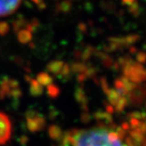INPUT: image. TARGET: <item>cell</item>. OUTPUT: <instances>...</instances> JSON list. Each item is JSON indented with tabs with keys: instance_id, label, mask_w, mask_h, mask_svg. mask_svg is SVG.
<instances>
[{
	"instance_id": "12",
	"label": "cell",
	"mask_w": 146,
	"mask_h": 146,
	"mask_svg": "<svg viewBox=\"0 0 146 146\" xmlns=\"http://www.w3.org/2000/svg\"><path fill=\"white\" fill-rule=\"evenodd\" d=\"M127 104V99L124 97H121V98L119 99V101L118 102V103L116 105V110H123L124 106Z\"/></svg>"
},
{
	"instance_id": "8",
	"label": "cell",
	"mask_w": 146,
	"mask_h": 146,
	"mask_svg": "<svg viewBox=\"0 0 146 146\" xmlns=\"http://www.w3.org/2000/svg\"><path fill=\"white\" fill-rule=\"evenodd\" d=\"M37 82L40 84L41 85H46L48 86L52 83V79L51 77L46 74V73H41L37 76V79H36Z\"/></svg>"
},
{
	"instance_id": "7",
	"label": "cell",
	"mask_w": 146,
	"mask_h": 146,
	"mask_svg": "<svg viewBox=\"0 0 146 146\" xmlns=\"http://www.w3.org/2000/svg\"><path fill=\"white\" fill-rule=\"evenodd\" d=\"M49 135L54 140H59L60 138L63 137V133L62 130L60 129V127H58V126L53 125L50 127L49 128Z\"/></svg>"
},
{
	"instance_id": "2",
	"label": "cell",
	"mask_w": 146,
	"mask_h": 146,
	"mask_svg": "<svg viewBox=\"0 0 146 146\" xmlns=\"http://www.w3.org/2000/svg\"><path fill=\"white\" fill-rule=\"evenodd\" d=\"M27 118V126L30 131H37L42 130L46 125V120L45 119L40 116L36 112L29 110L26 114Z\"/></svg>"
},
{
	"instance_id": "6",
	"label": "cell",
	"mask_w": 146,
	"mask_h": 146,
	"mask_svg": "<svg viewBox=\"0 0 146 146\" xmlns=\"http://www.w3.org/2000/svg\"><path fill=\"white\" fill-rule=\"evenodd\" d=\"M29 91H30L31 95L37 97V96L42 95V93H43V87L36 80H32L31 84H30Z\"/></svg>"
},
{
	"instance_id": "9",
	"label": "cell",
	"mask_w": 146,
	"mask_h": 146,
	"mask_svg": "<svg viewBox=\"0 0 146 146\" xmlns=\"http://www.w3.org/2000/svg\"><path fill=\"white\" fill-rule=\"evenodd\" d=\"M107 95H108V99L110 102V103L112 105H115V106L117 105L118 102L121 98V97H123V96H120L119 94L117 91L113 90V89H109L107 92Z\"/></svg>"
},
{
	"instance_id": "10",
	"label": "cell",
	"mask_w": 146,
	"mask_h": 146,
	"mask_svg": "<svg viewBox=\"0 0 146 146\" xmlns=\"http://www.w3.org/2000/svg\"><path fill=\"white\" fill-rule=\"evenodd\" d=\"M47 93L51 98H57L58 95L59 94V89L57 86L50 84L47 86Z\"/></svg>"
},
{
	"instance_id": "11",
	"label": "cell",
	"mask_w": 146,
	"mask_h": 146,
	"mask_svg": "<svg viewBox=\"0 0 146 146\" xmlns=\"http://www.w3.org/2000/svg\"><path fill=\"white\" fill-rule=\"evenodd\" d=\"M62 68V63H54L51 65H50L49 69L54 73H58Z\"/></svg>"
},
{
	"instance_id": "3",
	"label": "cell",
	"mask_w": 146,
	"mask_h": 146,
	"mask_svg": "<svg viewBox=\"0 0 146 146\" xmlns=\"http://www.w3.org/2000/svg\"><path fill=\"white\" fill-rule=\"evenodd\" d=\"M11 136V123L8 116L0 112V145L10 140Z\"/></svg>"
},
{
	"instance_id": "1",
	"label": "cell",
	"mask_w": 146,
	"mask_h": 146,
	"mask_svg": "<svg viewBox=\"0 0 146 146\" xmlns=\"http://www.w3.org/2000/svg\"><path fill=\"white\" fill-rule=\"evenodd\" d=\"M123 137L117 131L104 128L68 133L70 144L73 146H134L130 138H127V143H124Z\"/></svg>"
},
{
	"instance_id": "13",
	"label": "cell",
	"mask_w": 146,
	"mask_h": 146,
	"mask_svg": "<svg viewBox=\"0 0 146 146\" xmlns=\"http://www.w3.org/2000/svg\"><path fill=\"white\" fill-rule=\"evenodd\" d=\"M76 99L78 100L81 103H84V101H86V98H85V96L84 94L83 91L81 90H77L76 91Z\"/></svg>"
},
{
	"instance_id": "4",
	"label": "cell",
	"mask_w": 146,
	"mask_h": 146,
	"mask_svg": "<svg viewBox=\"0 0 146 146\" xmlns=\"http://www.w3.org/2000/svg\"><path fill=\"white\" fill-rule=\"evenodd\" d=\"M21 0H0V16H7L15 12Z\"/></svg>"
},
{
	"instance_id": "5",
	"label": "cell",
	"mask_w": 146,
	"mask_h": 146,
	"mask_svg": "<svg viewBox=\"0 0 146 146\" xmlns=\"http://www.w3.org/2000/svg\"><path fill=\"white\" fill-rule=\"evenodd\" d=\"M140 68L141 67L127 69L125 72L127 77L135 82H141L142 80H145V72H144V70L140 71Z\"/></svg>"
}]
</instances>
